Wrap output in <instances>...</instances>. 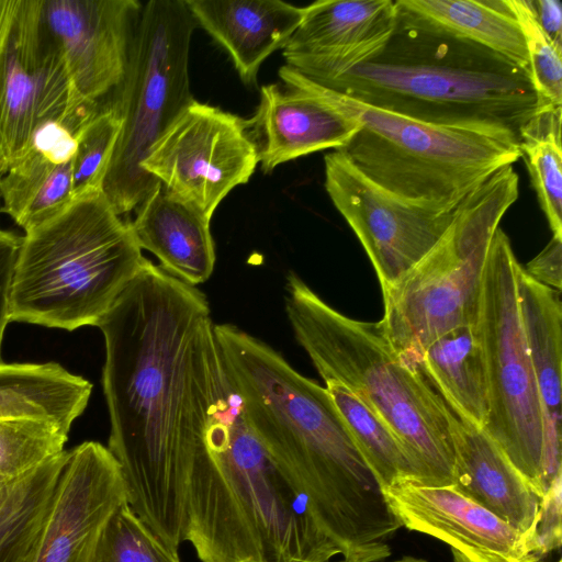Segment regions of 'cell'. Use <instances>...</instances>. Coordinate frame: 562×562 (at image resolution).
Masks as SVG:
<instances>
[{"mask_svg": "<svg viewBox=\"0 0 562 562\" xmlns=\"http://www.w3.org/2000/svg\"><path fill=\"white\" fill-rule=\"evenodd\" d=\"M206 296L146 259L100 322L111 431L127 503L175 553L187 491L229 380Z\"/></svg>", "mask_w": 562, "mask_h": 562, "instance_id": "6da1fadb", "label": "cell"}, {"mask_svg": "<svg viewBox=\"0 0 562 562\" xmlns=\"http://www.w3.org/2000/svg\"><path fill=\"white\" fill-rule=\"evenodd\" d=\"M214 331L251 429L345 561L390 557L402 525L327 390L237 326Z\"/></svg>", "mask_w": 562, "mask_h": 562, "instance_id": "7a4b0ae2", "label": "cell"}, {"mask_svg": "<svg viewBox=\"0 0 562 562\" xmlns=\"http://www.w3.org/2000/svg\"><path fill=\"white\" fill-rule=\"evenodd\" d=\"M186 541L202 562H327L340 554L251 429L231 378L190 475Z\"/></svg>", "mask_w": 562, "mask_h": 562, "instance_id": "3957f363", "label": "cell"}, {"mask_svg": "<svg viewBox=\"0 0 562 562\" xmlns=\"http://www.w3.org/2000/svg\"><path fill=\"white\" fill-rule=\"evenodd\" d=\"M322 86L409 119L517 146L520 127L541 109L529 69L398 10L378 55Z\"/></svg>", "mask_w": 562, "mask_h": 562, "instance_id": "277c9868", "label": "cell"}, {"mask_svg": "<svg viewBox=\"0 0 562 562\" xmlns=\"http://www.w3.org/2000/svg\"><path fill=\"white\" fill-rule=\"evenodd\" d=\"M285 289L294 337L324 382L344 385L392 430L415 482L453 485V412L422 370L398 357L380 322L341 314L294 272Z\"/></svg>", "mask_w": 562, "mask_h": 562, "instance_id": "5b68a950", "label": "cell"}, {"mask_svg": "<svg viewBox=\"0 0 562 562\" xmlns=\"http://www.w3.org/2000/svg\"><path fill=\"white\" fill-rule=\"evenodd\" d=\"M145 260L130 221L103 191L75 199L22 236L10 321L69 331L98 326Z\"/></svg>", "mask_w": 562, "mask_h": 562, "instance_id": "8992f818", "label": "cell"}, {"mask_svg": "<svg viewBox=\"0 0 562 562\" xmlns=\"http://www.w3.org/2000/svg\"><path fill=\"white\" fill-rule=\"evenodd\" d=\"M518 195L519 177L514 168L499 169L459 204L430 251L382 293L380 324L405 363L419 368L432 340L476 323L490 244Z\"/></svg>", "mask_w": 562, "mask_h": 562, "instance_id": "52a82bcc", "label": "cell"}, {"mask_svg": "<svg viewBox=\"0 0 562 562\" xmlns=\"http://www.w3.org/2000/svg\"><path fill=\"white\" fill-rule=\"evenodd\" d=\"M337 94L360 125L337 150L367 178L424 209L453 212L499 169L521 158L517 145L420 122Z\"/></svg>", "mask_w": 562, "mask_h": 562, "instance_id": "ba28073f", "label": "cell"}, {"mask_svg": "<svg viewBox=\"0 0 562 562\" xmlns=\"http://www.w3.org/2000/svg\"><path fill=\"white\" fill-rule=\"evenodd\" d=\"M195 27L186 0H151L143 4L123 79L103 101L121 119L102 188L121 216L136 210L161 184L140 164L193 99L189 52Z\"/></svg>", "mask_w": 562, "mask_h": 562, "instance_id": "9c48e42d", "label": "cell"}, {"mask_svg": "<svg viewBox=\"0 0 562 562\" xmlns=\"http://www.w3.org/2000/svg\"><path fill=\"white\" fill-rule=\"evenodd\" d=\"M518 267L510 240L498 227L483 270L476 321L488 385L483 429L542 497V416L518 302Z\"/></svg>", "mask_w": 562, "mask_h": 562, "instance_id": "30bf717a", "label": "cell"}, {"mask_svg": "<svg viewBox=\"0 0 562 562\" xmlns=\"http://www.w3.org/2000/svg\"><path fill=\"white\" fill-rule=\"evenodd\" d=\"M41 0H9L0 34V173L27 150L34 133L60 122L75 134L100 109L80 99Z\"/></svg>", "mask_w": 562, "mask_h": 562, "instance_id": "8fae6325", "label": "cell"}, {"mask_svg": "<svg viewBox=\"0 0 562 562\" xmlns=\"http://www.w3.org/2000/svg\"><path fill=\"white\" fill-rule=\"evenodd\" d=\"M259 164L247 120L194 98L142 161L167 192L211 221L224 198Z\"/></svg>", "mask_w": 562, "mask_h": 562, "instance_id": "7c38bea8", "label": "cell"}, {"mask_svg": "<svg viewBox=\"0 0 562 562\" xmlns=\"http://www.w3.org/2000/svg\"><path fill=\"white\" fill-rule=\"evenodd\" d=\"M325 189L366 250L382 293L438 243L453 216L405 201L383 189L339 150L326 154Z\"/></svg>", "mask_w": 562, "mask_h": 562, "instance_id": "4fadbf2b", "label": "cell"}, {"mask_svg": "<svg viewBox=\"0 0 562 562\" xmlns=\"http://www.w3.org/2000/svg\"><path fill=\"white\" fill-rule=\"evenodd\" d=\"M125 503L123 473L108 447L85 441L68 450L49 512L24 562H93L108 521Z\"/></svg>", "mask_w": 562, "mask_h": 562, "instance_id": "5bb4252c", "label": "cell"}, {"mask_svg": "<svg viewBox=\"0 0 562 562\" xmlns=\"http://www.w3.org/2000/svg\"><path fill=\"white\" fill-rule=\"evenodd\" d=\"M279 81L260 89V100L247 125L265 173L299 157L342 148L359 122L330 90L284 65Z\"/></svg>", "mask_w": 562, "mask_h": 562, "instance_id": "9a60e30c", "label": "cell"}, {"mask_svg": "<svg viewBox=\"0 0 562 562\" xmlns=\"http://www.w3.org/2000/svg\"><path fill=\"white\" fill-rule=\"evenodd\" d=\"M82 101L100 104L123 79L142 3L137 0H41Z\"/></svg>", "mask_w": 562, "mask_h": 562, "instance_id": "2e32d148", "label": "cell"}, {"mask_svg": "<svg viewBox=\"0 0 562 562\" xmlns=\"http://www.w3.org/2000/svg\"><path fill=\"white\" fill-rule=\"evenodd\" d=\"M382 491L402 527L446 542L469 562H542L531 539L453 485L404 479Z\"/></svg>", "mask_w": 562, "mask_h": 562, "instance_id": "e0dca14e", "label": "cell"}, {"mask_svg": "<svg viewBox=\"0 0 562 562\" xmlns=\"http://www.w3.org/2000/svg\"><path fill=\"white\" fill-rule=\"evenodd\" d=\"M397 19L394 0H317L282 48L285 65L319 85L378 55Z\"/></svg>", "mask_w": 562, "mask_h": 562, "instance_id": "ac0fdd59", "label": "cell"}, {"mask_svg": "<svg viewBox=\"0 0 562 562\" xmlns=\"http://www.w3.org/2000/svg\"><path fill=\"white\" fill-rule=\"evenodd\" d=\"M453 486L531 539L541 497L486 431L453 413Z\"/></svg>", "mask_w": 562, "mask_h": 562, "instance_id": "d6986e66", "label": "cell"}, {"mask_svg": "<svg viewBox=\"0 0 562 562\" xmlns=\"http://www.w3.org/2000/svg\"><path fill=\"white\" fill-rule=\"evenodd\" d=\"M522 326L535 373L542 416L547 491L562 475L561 460V292L517 269Z\"/></svg>", "mask_w": 562, "mask_h": 562, "instance_id": "ffe728a7", "label": "cell"}, {"mask_svg": "<svg viewBox=\"0 0 562 562\" xmlns=\"http://www.w3.org/2000/svg\"><path fill=\"white\" fill-rule=\"evenodd\" d=\"M196 23L231 57L240 79L254 85L262 63L282 49L304 7L281 0H186Z\"/></svg>", "mask_w": 562, "mask_h": 562, "instance_id": "44dd1931", "label": "cell"}, {"mask_svg": "<svg viewBox=\"0 0 562 562\" xmlns=\"http://www.w3.org/2000/svg\"><path fill=\"white\" fill-rule=\"evenodd\" d=\"M130 223L140 249L154 254L167 273L194 286L210 279L216 260L210 220L161 184Z\"/></svg>", "mask_w": 562, "mask_h": 562, "instance_id": "7402d4cb", "label": "cell"}, {"mask_svg": "<svg viewBox=\"0 0 562 562\" xmlns=\"http://www.w3.org/2000/svg\"><path fill=\"white\" fill-rule=\"evenodd\" d=\"M91 391L88 380L56 362H0V419H43L69 432Z\"/></svg>", "mask_w": 562, "mask_h": 562, "instance_id": "603a6c76", "label": "cell"}, {"mask_svg": "<svg viewBox=\"0 0 562 562\" xmlns=\"http://www.w3.org/2000/svg\"><path fill=\"white\" fill-rule=\"evenodd\" d=\"M419 369L457 416L484 427L488 385L476 323L456 327L432 340L422 355Z\"/></svg>", "mask_w": 562, "mask_h": 562, "instance_id": "cb8c5ba5", "label": "cell"}, {"mask_svg": "<svg viewBox=\"0 0 562 562\" xmlns=\"http://www.w3.org/2000/svg\"><path fill=\"white\" fill-rule=\"evenodd\" d=\"M395 4L411 18L529 69L520 27L505 0H395Z\"/></svg>", "mask_w": 562, "mask_h": 562, "instance_id": "d4e9b609", "label": "cell"}, {"mask_svg": "<svg viewBox=\"0 0 562 562\" xmlns=\"http://www.w3.org/2000/svg\"><path fill=\"white\" fill-rule=\"evenodd\" d=\"M72 160H55L29 147L1 178V212L24 232L59 214L75 200Z\"/></svg>", "mask_w": 562, "mask_h": 562, "instance_id": "484cf974", "label": "cell"}, {"mask_svg": "<svg viewBox=\"0 0 562 562\" xmlns=\"http://www.w3.org/2000/svg\"><path fill=\"white\" fill-rule=\"evenodd\" d=\"M68 451L0 484V562H24L49 512Z\"/></svg>", "mask_w": 562, "mask_h": 562, "instance_id": "4316f807", "label": "cell"}, {"mask_svg": "<svg viewBox=\"0 0 562 562\" xmlns=\"http://www.w3.org/2000/svg\"><path fill=\"white\" fill-rule=\"evenodd\" d=\"M562 108H541L519 130V150L527 165L553 236L562 237Z\"/></svg>", "mask_w": 562, "mask_h": 562, "instance_id": "83f0119b", "label": "cell"}, {"mask_svg": "<svg viewBox=\"0 0 562 562\" xmlns=\"http://www.w3.org/2000/svg\"><path fill=\"white\" fill-rule=\"evenodd\" d=\"M325 389L381 488L414 480L411 462L392 430L344 385L325 382Z\"/></svg>", "mask_w": 562, "mask_h": 562, "instance_id": "f1b7e54d", "label": "cell"}, {"mask_svg": "<svg viewBox=\"0 0 562 562\" xmlns=\"http://www.w3.org/2000/svg\"><path fill=\"white\" fill-rule=\"evenodd\" d=\"M68 434L48 420L0 419V475L15 479L60 454Z\"/></svg>", "mask_w": 562, "mask_h": 562, "instance_id": "f546056e", "label": "cell"}, {"mask_svg": "<svg viewBox=\"0 0 562 562\" xmlns=\"http://www.w3.org/2000/svg\"><path fill=\"white\" fill-rule=\"evenodd\" d=\"M121 130V119L104 102L76 134L74 198L103 191V182Z\"/></svg>", "mask_w": 562, "mask_h": 562, "instance_id": "4dcf8cb0", "label": "cell"}, {"mask_svg": "<svg viewBox=\"0 0 562 562\" xmlns=\"http://www.w3.org/2000/svg\"><path fill=\"white\" fill-rule=\"evenodd\" d=\"M505 1L520 27L541 108H562V44L542 30L532 0Z\"/></svg>", "mask_w": 562, "mask_h": 562, "instance_id": "1f68e13d", "label": "cell"}, {"mask_svg": "<svg viewBox=\"0 0 562 562\" xmlns=\"http://www.w3.org/2000/svg\"><path fill=\"white\" fill-rule=\"evenodd\" d=\"M93 562H180V559L125 503L108 521Z\"/></svg>", "mask_w": 562, "mask_h": 562, "instance_id": "d6a6232c", "label": "cell"}, {"mask_svg": "<svg viewBox=\"0 0 562 562\" xmlns=\"http://www.w3.org/2000/svg\"><path fill=\"white\" fill-rule=\"evenodd\" d=\"M536 554L542 560L562 544V475L543 494L536 527Z\"/></svg>", "mask_w": 562, "mask_h": 562, "instance_id": "836d02e7", "label": "cell"}, {"mask_svg": "<svg viewBox=\"0 0 562 562\" xmlns=\"http://www.w3.org/2000/svg\"><path fill=\"white\" fill-rule=\"evenodd\" d=\"M22 236L0 227V362L4 329L10 321V290Z\"/></svg>", "mask_w": 562, "mask_h": 562, "instance_id": "e575fe53", "label": "cell"}, {"mask_svg": "<svg viewBox=\"0 0 562 562\" xmlns=\"http://www.w3.org/2000/svg\"><path fill=\"white\" fill-rule=\"evenodd\" d=\"M539 283L561 292L562 237L552 236L547 246L524 268Z\"/></svg>", "mask_w": 562, "mask_h": 562, "instance_id": "d590c367", "label": "cell"}, {"mask_svg": "<svg viewBox=\"0 0 562 562\" xmlns=\"http://www.w3.org/2000/svg\"><path fill=\"white\" fill-rule=\"evenodd\" d=\"M538 22L546 34L562 44V4L560 0H532Z\"/></svg>", "mask_w": 562, "mask_h": 562, "instance_id": "8d00e7d4", "label": "cell"}, {"mask_svg": "<svg viewBox=\"0 0 562 562\" xmlns=\"http://www.w3.org/2000/svg\"><path fill=\"white\" fill-rule=\"evenodd\" d=\"M9 9V0H0V34L2 32Z\"/></svg>", "mask_w": 562, "mask_h": 562, "instance_id": "74e56055", "label": "cell"}, {"mask_svg": "<svg viewBox=\"0 0 562 562\" xmlns=\"http://www.w3.org/2000/svg\"><path fill=\"white\" fill-rule=\"evenodd\" d=\"M346 562V561H344ZM391 562H427L425 559H422V558H415V557H411V555H406V557H403L401 559H397V560H394V561H391Z\"/></svg>", "mask_w": 562, "mask_h": 562, "instance_id": "f35d334b", "label": "cell"}, {"mask_svg": "<svg viewBox=\"0 0 562 562\" xmlns=\"http://www.w3.org/2000/svg\"><path fill=\"white\" fill-rule=\"evenodd\" d=\"M453 562H469L463 555L459 552L452 550Z\"/></svg>", "mask_w": 562, "mask_h": 562, "instance_id": "ab89813d", "label": "cell"}, {"mask_svg": "<svg viewBox=\"0 0 562 562\" xmlns=\"http://www.w3.org/2000/svg\"><path fill=\"white\" fill-rule=\"evenodd\" d=\"M5 481H8V479L0 475V484L4 483Z\"/></svg>", "mask_w": 562, "mask_h": 562, "instance_id": "60d3db41", "label": "cell"}, {"mask_svg": "<svg viewBox=\"0 0 562 562\" xmlns=\"http://www.w3.org/2000/svg\"><path fill=\"white\" fill-rule=\"evenodd\" d=\"M2 173H0V181H1V178H2ZM0 212H1V194H0Z\"/></svg>", "mask_w": 562, "mask_h": 562, "instance_id": "b9f144b4", "label": "cell"}, {"mask_svg": "<svg viewBox=\"0 0 562 562\" xmlns=\"http://www.w3.org/2000/svg\"><path fill=\"white\" fill-rule=\"evenodd\" d=\"M557 562H562L561 559H559Z\"/></svg>", "mask_w": 562, "mask_h": 562, "instance_id": "7bdbcfd3", "label": "cell"}]
</instances>
